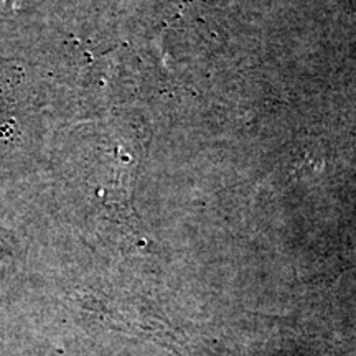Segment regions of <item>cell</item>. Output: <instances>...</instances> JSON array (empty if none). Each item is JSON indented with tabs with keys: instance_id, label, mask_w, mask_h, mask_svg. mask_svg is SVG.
<instances>
[{
	"instance_id": "6da1fadb",
	"label": "cell",
	"mask_w": 356,
	"mask_h": 356,
	"mask_svg": "<svg viewBox=\"0 0 356 356\" xmlns=\"http://www.w3.org/2000/svg\"><path fill=\"white\" fill-rule=\"evenodd\" d=\"M24 8V0H0V17L12 15Z\"/></svg>"
}]
</instances>
